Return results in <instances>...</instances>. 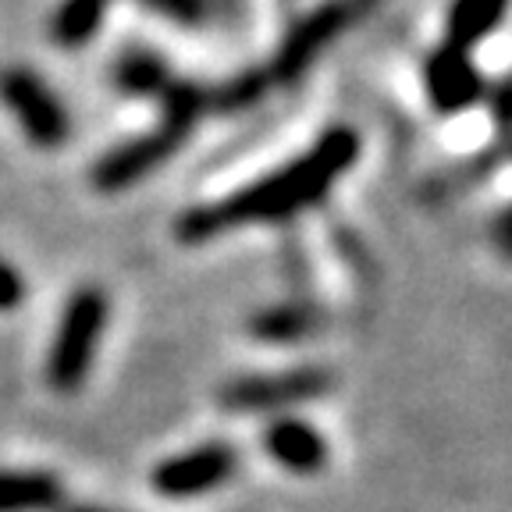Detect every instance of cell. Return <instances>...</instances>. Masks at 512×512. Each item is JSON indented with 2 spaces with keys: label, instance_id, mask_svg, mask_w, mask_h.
<instances>
[{
  "label": "cell",
  "instance_id": "1",
  "mask_svg": "<svg viewBox=\"0 0 512 512\" xmlns=\"http://www.w3.org/2000/svg\"><path fill=\"white\" fill-rule=\"evenodd\" d=\"M360 157V132L349 125L328 128L303 157L278 168L274 175L246 185L228 200L203 203L178 217L175 235L185 246H200L242 224H274L317 207L331 192V185L345 175Z\"/></svg>",
  "mask_w": 512,
  "mask_h": 512
},
{
  "label": "cell",
  "instance_id": "2",
  "mask_svg": "<svg viewBox=\"0 0 512 512\" xmlns=\"http://www.w3.org/2000/svg\"><path fill=\"white\" fill-rule=\"evenodd\" d=\"M107 310H111L107 296L93 285L79 288L68 299L47 352V384L54 392L72 395L86 384L96 349H100V335H104Z\"/></svg>",
  "mask_w": 512,
  "mask_h": 512
},
{
  "label": "cell",
  "instance_id": "3",
  "mask_svg": "<svg viewBox=\"0 0 512 512\" xmlns=\"http://www.w3.org/2000/svg\"><path fill=\"white\" fill-rule=\"evenodd\" d=\"M377 4H381V0H328V4H320L317 11H310L303 22L292 25V32H288L285 43L278 47L271 82L292 86L296 79H303V75L310 72V64L317 61L338 36H345L352 25L363 22Z\"/></svg>",
  "mask_w": 512,
  "mask_h": 512
},
{
  "label": "cell",
  "instance_id": "4",
  "mask_svg": "<svg viewBox=\"0 0 512 512\" xmlns=\"http://www.w3.org/2000/svg\"><path fill=\"white\" fill-rule=\"evenodd\" d=\"M328 367H292L281 374L235 377L221 388V406L228 413H281V409L303 406L331 392Z\"/></svg>",
  "mask_w": 512,
  "mask_h": 512
},
{
  "label": "cell",
  "instance_id": "5",
  "mask_svg": "<svg viewBox=\"0 0 512 512\" xmlns=\"http://www.w3.org/2000/svg\"><path fill=\"white\" fill-rule=\"evenodd\" d=\"M0 100L8 104L22 132L43 150H57L68 139V111L50 93V86L40 75L25 72V68H4L0 72Z\"/></svg>",
  "mask_w": 512,
  "mask_h": 512
},
{
  "label": "cell",
  "instance_id": "6",
  "mask_svg": "<svg viewBox=\"0 0 512 512\" xmlns=\"http://www.w3.org/2000/svg\"><path fill=\"white\" fill-rule=\"evenodd\" d=\"M235 470H239V452L224 441H207L182 456L164 459L153 470L150 484L160 498H200L228 484Z\"/></svg>",
  "mask_w": 512,
  "mask_h": 512
},
{
  "label": "cell",
  "instance_id": "7",
  "mask_svg": "<svg viewBox=\"0 0 512 512\" xmlns=\"http://www.w3.org/2000/svg\"><path fill=\"white\" fill-rule=\"evenodd\" d=\"M185 139H189V132L168 125V121H160L153 132L128 139V143H121L118 150L104 153L100 164L93 168V185L100 192L128 189V185H136L139 178H146L150 171H157L171 153L182 150Z\"/></svg>",
  "mask_w": 512,
  "mask_h": 512
},
{
  "label": "cell",
  "instance_id": "8",
  "mask_svg": "<svg viewBox=\"0 0 512 512\" xmlns=\"http://www.w3.org/2000/svg\"><path fill=\"white\" fill-rule=\"evenodd\" d=\"M424 82L438 114H459L484 96V79H480L477 64L470 61L466 50L448 47V43L427 57Z\"/></svg>",
  "mask_w": 512,
  "mask_h": 512
},
{
  "label": "cell",
  "instance_id": "9",
  "mask_svg": "<svg viewBox=\"0 0 512 512\" xmlns=\"http://www.w3.org/2000/svg\"><path fill=\"white\" fill-rule=\"evenodd\" d=\"M264 448L267 456L288 473H299V477H310V473H320L328 466V441L317 427H310L306 420H296V416H281L267 427L264 434Z\"/></svg>",
  "mask_w": 512,
  "mask_h": 512
},
{
  "label": "cell",
  "instance_id": "10",
  "mask_svg": "<svg viewBox=\"0 0 512 512\" xmlns=\"http://www.w3.org/2000/svg\"><path fill=\"white\" fill-rule=\"evenodd\" d=\"M61 502V477L50 470H0V512H54Z\"/></svg>",
  "mask_w": 512,
  "mask_h": 512
},
{
  "label": "cell",
  "instance_id": "11",
  "mask_svg": "<svg viewBox=\"0 0 512 512\" xmlns=\"http://www.w3.org/2000/svg\"><path fill=\"white\" fill-rule=\"evenodd\" d=\"M324 328V313L310 303H281L249 320V335L267 345H296Z\"/></svg>",
  "mask_w": 512,
  "mask_h": 512
},
{
  "label": "cell",
  "instance_id": "12",
  "mask_svg": "<svg viewBox=\"0 0 512 512\" xmlns=\"http://www.w3.org/2000/svg\"><path fill=\"white\" fill-rule=\"evenodd\" d=\"M509 0H456L448 8V47L470 50L502 25Z\"/></svg>",
  "mask_w": 512,
  "mask_h": 512
},
{
  "label": "cell",
  "instance_id": "13",
  "mask_svg": "<svg viewBox=\"0 0 512 512\" xmlns=\"http://www.w3.org/2000/svg\"><path fill=\"white\" fill-rule=\"evenodd\" d=\"M114 82H118V89H125L132 96H153V100H160V96L168 93L171 82H175V72L157 54L128 50L118 61V68H114Z\"/></svg>",
  "mask_w": 512,
  "mask_h": 512
},
{
  "label": "cell",
  "instance_id": "14",
  "mask_svg": "<svg viewBox=\"0 0 512 512\" xmlns=\"http://www.w3.org/2000/svg\"><path fill=\"white\" fill-rule=\"evenodd\" d=\"M111 0H64L61 8L54 11V22H50V36L61 47H86L96 36L100 22H104V11Z\"/></svg>",
  "mask_w": 512,
  "mask_h": 512
},
{
  "label": "cell",
  "instance_id": "15",
  "mask_svg": "<svg viewBox=\"0 0 512 512\" xmlns=\"http://www.w3.org/2000/svg\"><path fill=\"white\" fill-rule=\"evenodd\" d=\"M271 89V72H242L235 79L221 82V86L207 89V107L210 114H242L253 104L264 100V93Z\"/></svg>",
  "mask_w": 512,
  "mask_h": 512
},
{
  "label": "cell",
  "instance_id": "16",
  "mask_svg": "<svg viewBox=\"0 0 512 512\" xmlns=\"http://www.w3.org/2000/svg\"><path fill=\"white\" fill-rule=\"evenodd\" d=\"M143 8L157 11V15L171 18V22H182V25H196L207 18V0H136Z\"/></svg>",
  "mask_w": 512,
  "mask_h": 512
},
{
  "label": "cell",
  "instance_id": "17",
  "mask_svg": "<svg viewBox=\"0 0 512 512\" xmlns=\"http://www.w3.org/2000/svg\"><path fill=\"white\" fill-rule=\"evenodd\" d=\"M25 299V281L18 274V267L0 260V313H11L15 306H22Z\"/></svg>",
  "mask_w": 512,
  "mask_h": 512
},
{
  "label": "cell",
  "instance_id": "18",
  "mask_svg": "<svg viewBox=\"0 0 512 512\" xmlns=\"http://www.w3.org/2000/svg\"><path fill=\"white\" fill-rule=\"evenodd\" d=\"M61 512H114V509H100V505H72V509H61Z\"/></svg>",
  "mask_w": 512,
  "mask_h": 512
}]
</instances>
